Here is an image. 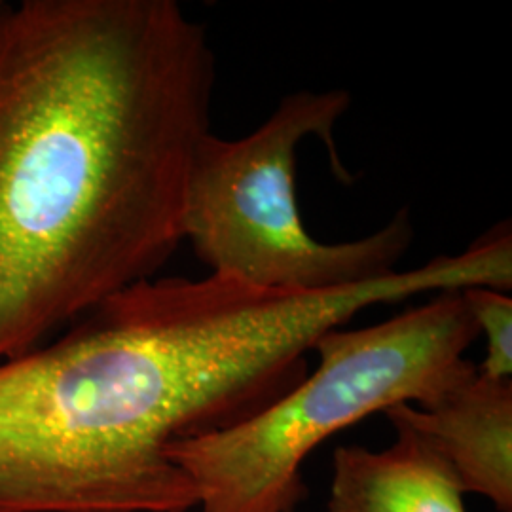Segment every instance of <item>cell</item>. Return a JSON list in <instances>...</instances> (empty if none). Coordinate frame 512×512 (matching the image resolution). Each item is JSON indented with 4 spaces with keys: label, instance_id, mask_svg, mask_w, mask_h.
<instances>
[{
    "label": "cell",
    "instance_id": "7a4b0ae2",
    "mask_svg": "<svg viewBox=\"0 0 512 512\" xmlns=\"http://www.w3.org/2000/svg\"><path fill=\"white\" fill-rule=\"evenodd\" d=\"M461 291L372 327L329 330L313 348L317 366L274 403L171 444L200 512L296 511L308 492L302 465L321 442L393 406H427L469 376L476 366L465 353L478 329Z\"/></svg>",
    "mask_w": 512,
    "mask_h": 512
},
{
    "label": "cell",
    "instance_id": "277c9868",
    "mask_svg": "<svg viewBox=\"0 0 512 512\" xmlns=\"http://www.w3.org/2000/svg\"><path fill=\"white\" fill-rule=\"evenodd\" d=\"M384 414L444 459L463 494L512 512V380H492L476 366L433 403L399 404Z\"/></svg>",
    "mask_w": 512,
    "mask_h": 512
},
{
    "label": "cell",
    "instance_id": "3957f363",
    "mask_svg": "<svg viewBox=\"0 0 512 512\" xmlns=\"http://www.w3.org/2000/svg\"><path fill=\"white\" fill-rule=\"evenodd\" d=\"M346 90L285 95L268 120L241 139L213 131L192 165L183 236L209 274L274 289L321 293L397 274L414 241L401 209L378 232L323 243L304 226L296 202V150L308 137L327 143L340 167L332 133L348 112Z\"/></svg>",
    "mask_w": 512,
    "mask_h": 512
},
{
    "label": "cell",
    "instance_id": "5b68a950",
    "mask_svg": "<svg viewBox=\"0 0 512 512\" xmlns=\"http://www.w3.org/2000/svg\"><path fill=\"white\" fill-rule=\"evenodd\" d=\"M393 427L397 439L384 450L336 448L325 512H467L444 459L414 431Z\"/></svg>",
    "mask_w": 512,
    "mask_h": 512
},
{
    "label": "cell",
    "instance_id": "8992f818",
    "mask_svg": "<svg viewBox=\"0 0 512 512\" xmlns=\"http://www.w3.org/2000/svg\"><path fill=\"white\" fill-rule=\"evenodd\" d=\"M473 315L478 338L486 340V357L478 372L492 380H512V298L492 287L461 291Z\"/></svg>",
    "mask_w": 512,
    "mask_h": 512
},
{
    "label": "cell",
    "instance_id": "6da1fadb",
    "mask_svg": "<svg viewBox=\"0 0 512 512\" xmlns=\"http://www.w3.org/2000/svg\"><path fill=\"white\" fill-rule=\"evenodd\" d=\"M215 84L177 0L0 4V363L175 255Z\"/></svg>",
    "mask_w": 512,
    "mask_h": 512
},
{
    "label": "cell",
    "instance_id": "52a82bcc",
    "mask_svg": "<svg viewBox=\"0 0 512 512\" xmlns=\"http://www.w3.org/2000/svg\"><path fill=\"white\" fill-rule=\"evenodd\" d=\"M0 4H2V0H0Z\"/></svg>",
    "mask_w": 512,
    "mask_h": 512
}]
</instances>
